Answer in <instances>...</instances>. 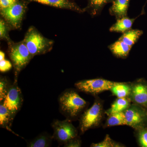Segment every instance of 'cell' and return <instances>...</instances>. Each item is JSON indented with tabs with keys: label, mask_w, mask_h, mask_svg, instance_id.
Returning a JSON list of instances; mask_svg holds the SVG:
<instances>
[{
	"label": "cell",
	"mask_w": 147,
	"mask_h": 147,
	"mask_svg": "<svg viewBox=\"0 0 147 147\" xmlns=\"http://www.w3.org/2000/svg\"><path fill=\"white\" fill-rule=\"evenodd\" d=\"M5 59V54L3 52L1 51L0 52V61L2 60Z\"/></svg>",
	"instance_id": "cell-29"
},
{
	"label": "cell",
	"mask_w": 147,
	"mask_h": 147,
	"mask_svg": "<svg viewBox=\"0 0 147 147\" xmlns=\"http://www.w3.org/2000/svg\"><path fill=\"white\" fill-rule=\"evenodd\" d=\"M102 108L101 104L96 101L88 110L84 113L81 118L80 129L84 133L90 128L96 126L102 117Z\"/></svg>",
	"instance_id": "cell-8"
},
{
	"label": "cell",
	"mask_w": 147,
	"mask_h": 147,
	"mask_svg": "<svg viewBox=\"0 0 147 147\" xmlns=\"http://www.w3.org/2000/svg\"><path fill=\"white\" fill-rule=\"evenodd\" d=\"M117 82H111L105 79H96L85 80L76 83L75 87L81 91L97 94L105 91L111 90Z\"/></svg>",
	"instance_id": "cell-7"
},
{
	"label": "cell",
	"mask_w": 147,
	"mask_h": 147,
	"mask_svg": "<svg viewBox=\"0 0 147 147\" xmlns=\"http://www.w3.org/2000/svg\"><path fill=\"white\" fill-rule=\"evenodd\" d=\"M108 48L113 55L116 57L124 58L128 56L131 47L125 42L118 39L109 45Z\"/></svg>",
	"instance_id": "cell-14"
},
{
	"label": "cell",
	"mask_w": 147,
	"mask_h": 147,
	"mask_svg": "<svg viewBox=\"0 0 147 147\" xmlns=\"http://www.w3.org/2000/svg\"><path fill=\"white\" fill-rule=\"evenodd\" d=\"M127 125L136 129L145 127L147 124V111L139 105H132L124 112Z\"/></svg>",
	"instance_id": "cell-9"
},
{
	"label": "cell",
	"mask_w": 147,
	"mask_h": 147,
	"mask_svg": "<svg viewBox=\"0 0 147 147\" xmlns=\"http://www.w3.org/2000/svg\"><path fill=\"white\" fill-rule=\"evenodd\" d=\"M12 120L10 112L1 102L0 105V125L3 128L10 130Z\"/></svg>",
	"instance_id": "cell-19"
},
{
	"label": "cell",
	"mask_w": 147,
	"mask_h": 147,
	"mask_svg": "<svg viewBox=\"0 0 147 147\" xmlns=\"http://www.w3.org/2000/svg\"><path fill=\"white\" fill-rule=\"evenodd\" d=\"M53 137L46 133L40 134L29 142L27 146L29 147H47L51 146Z\"/></svg>",
	"instance_id": "cell-17"
},
{
	"label": "cell",
	"mask_w": 147,
	"mask_h": 147,
	"mask_svg": "<svg viewBox=\"0 0 147 147\" xmlns=\"http://www.w3.org/2000/svg\"><path fill=\"white\" fill-rule=\"evenodd\" d=\"M12 67V64L9 61L5 59L0 61V71L5 72L9 71Z\"/></svg>",
	"instance_id": "cell-26"
},
{
	"label": "cell",
	"mask_w": 147,
	"mask_h": 147,
	"mask_svg": "<svg viewBox=\"0 0 147 147\" xmlns=\"http://www.w3.org/2000/svg\"><path fill=\"white\" fill-rule=\"evenodd\" d=\"M116 147L117 145L112 142L110 137L108 135H106L105 139L102 142L98 144H93L91 146V147Z\"/></svg>",
	"instance_id": "cell-25"
},
{
	"label": "cell",
	"mask_w": 147,
	"mask_h": 147,
	"mask_svg": "<svg viewBox=\"0 0 147 147\" xmlns=\"http://www.w3.org/2000/svg\"><path fill=\"white\" fill-rule=\"evenodd\" d=\"M58 101L61 113L68 118L77 117L87 104L77 92L71 90H66L62 93Z\"/></svg>",
	"instance_id": "cell-1"
},
{
	"label": "cell",
	"mask_w": 147,
	"mask_h": 147,
	"mask_svg": "<svg viewBox=\"0 0 147 147\" xmlns=\"http://www.w3.org/2000/svg\"><path fill=\"white\" fill-rule=\"evenodd\" d=\"M11 29L3 19L1 18L0 19V38L1 39L6 40L7 43L12 41L9 35V32Z\"/></svg>",
	"instance_id": "cell-22"
},
{
	"label": "cell",
	"mask_w": 147,
	"mask_h": 147,
	"mask_svg": "<svg viewBox=\"0 0 147 147\" xmlns=\"http://www.w3.org/2000/svg\"><path fill=\"white\" fill-rule=\"evenodd\" d=\"M26 3L30 2H37L43 5L53 7L56 8L68 9L82 13L86 11L85 8H81L76 3L69 0H23Z\"/></svg>",
	"instance_id": "cell-10"
},
{
	"label": "cell",
	"mask_w": 147,
	"mask_h": 147,
	"mask_svg": "<svg viewBox=\"0 0 147 147\" xmlns=\"http://www.w3.org/2000/svg\"><path fill=\"white\" fill-rule=\"evenodd\" d=\"M131 88L123 83H118L112 88L111 90L118 98H124L131 92Z\"/></svg>",
	"instance_id": "cell-21"
},
{
	"label": "cell",
	"mask_w": 147,
	"mask_h": 147,
	"mask_svg": "<svg viewBox=\"0 0 147 147\" xmlns=\"http://www.w3.org/2000/svg\"><path fill=\"white\" fill-rule=\"evenodd\" d=\"M130 97L137 105L147 108V84L139 82L131 88Z\"/></svg>",
	"instance_id": "cell-11"
},
{
	"label": "cell",
	"mask_w": 147,
	"mask_h": 147,
	"mask_svg": "<svg viewBox=\"0 0 147 147\" xmlns=\"http://www.w3.org/2000/svg\"><path fill=\"white\" fill-rule=\"evenodd\" d=\"M129 101L125 97L119 98L113 103L111 108L108 110L106 113L108 115H110L114 113L123 112L129 107Z\"/></svg>",
	"instance_id": "cell-18"
},
{
	"label": "cell",
	"mask_w": 147,
	"mask_h": 147,
	"mask_svg": "<svg viewBox=\"0 0 147 147\" xmlns=\"http://www.w3.org/2000/svg\"><path fill=\"white\" fill-rule=\"evenodd\" d=\"M17 77L15 76L14 82L10 85L5 98L2 102L10 112L13 120L21 109L23 102L22 93L17 84Z\"/></svg>",
	"instance_id": "cell-5"
},
{
	"label": "cell",
	"mask_w": 147,
	"mask_h": 147,
	"mask_svg": "<svg viewBox=\"0 0 147 147\" xmlns=\"http://www.w3.org/2000/svg\"><path fill=\"white\" fill-rule=\"evenodd\" d=\"M76 138L71 139L66 142L64 144V147H74L81 146V142L78 139H75Z\"/></svg>",
	"instance_id": "cell-27"
},
{
	"label": "cell",
	"mask_w": 147,
	"mask_h": 147,
	"mask_svg": "<svg viewBox=\"0 0 147 147\" xmlns=\"http://www.w3.org/2000/svg\"><path fill=\"white\" fill-rule=\"evenodd\" d=\"M52 127L54 130L53 138L62 144H64L69 140L77 137V130L69 119L55 120L52 124Z\"/></svg>",
	"instance_id": "cell-6"
},
{
	"label": "cell",
	"mask_w": 147,
	"mask_h": 147,
	"mask_svg": "<svg viewBox=\"0 0 147 147\" xmlns=\"http://www.w3.org/2000/svg\"><path fill=\"white\" fill-rule=\"evenodd\" d=\"M18 0H0V9L10 7L15 3Z\"/></svg>",
	"instance_id": "cell-28"
},
{
	"label": "cell",
	"mask_w": 147,
	"mask_h": 147,
	"mask_svg": "<svg viewBox=\"0 0 147 147\" xmlns=\"http://www.w3.org/2000/svg\"><path fill=\"white\" fill-rule=\"evenodd\" d=\"M10 85L5 77H1L0 79V101L1 102L5 98Z\"/></svg>",
	"instance_id": "cell-23"
},
{
	"label": "cell",
	"mask_w": 147,
	"mask_h": 147,
	"mask_svg": "<svg viewBox=\"0 0 147 147\" xmlns=\"http://www.w3.org/2000/svg\"><path fill=\"white\" fill-rule=\"evenodd\" d=\"M107 125L108 126L127 125L124 113L119 112L109 115L107 120Z\"/></svg>",
	"instance_id": "cell-20"
},
{
	"label": "cell",
	"mask_w": 147,
	"mask_h": 147,
	"mask_svg": "<svg viewBox=\"0 0 147 147\" xmlns=\"http://www.w3.org/2000/svg\"><path fill=\"white\" fill-rule=\"evenodd\" d=\"M8 45L9 55L15 70V76H18L33 57L23 40L18 42L11 41Z\"/></svg>",
	"instance_id": "cell-3"
},
{
	"label": "cell",
	"mask_w": 147,
	"mask_h": 147,
	"mask_svg": "<svg viewBox=\"0 0 147 147\" xmlns=\"http://www.w3.org/2000/svg\"><path fill=\"white\" fill-rule=\"evenodd\" d=\"M139 141L140 146L147 147V128L144 127L139 129Z\"/></svg>",
	"instance_id": "cell-24"
},
{
	"label": "cell",
	"mask_w": 147,
	"mask_h": 147,
	"mask_svg": "<svg viewBox=\"0 0 147 147\" xmlns=\"http://www.w3.org/2000/svg\"><path fill=\"white\" fill-rule=\"evenodd\" d=\"M113 0H88V5L85 8L90 15L94 16L100 14L103 7Z\"/></svg>",
	"instance_id": "cell-15"
},
{
	"label": "cell",
	"mask_w": 147,
	"mask_h": 147,
	"mask_svg": "<svg viewBox=\"0 0 147 147\" xmlns=\"http://www.w3.org/2000/svg\"><path fill=\"white\" fill-rule=\"evenodd\" d=\"M28 4L23 0H18L7 8L0 9L1 15L11 29L20 28L27 9Z\"/></svg>",
	"instance_id": "cell-4"
},
{
	"label": "cell",
	"mask_w": 147,
	"mask_h": 147,
	"mask_svg": "<svg viewBox=\"0 0 147 147\" xmlns=\"http://www.w3.org/2000/svg\"><path fill=\"white\" fill-rule=\"evenodd\" d=\"M143 34V31L141 30L131 29L122 34L119 39L132 47Z\"/></svg>",
	"instance_id": "cell-16"
},
{
	"label": "cell",
	"mask_w": 147,
	"mask_h": 147,
	"mask_svg": "<svg viewBox=\"0 0 147 147\" xmlns=\"http://www.w3.org/2000/svg\"><path fill=\"white\" fill-rule=\"evenodd\" d=\"M136 18H129L128 16L117 19V21L110 28V31L123 34L131 30Z\"/></svg>",
	"instance_id": "cell-13"
},
{
	"label": "cell",
	"mask_w": 147,
	"mask_h": 147,
	"mask_svg": "<svg viewBox=\"0 0 147 147\" xmlns=\"http://www.w3.org/2000/svg\"><path fill=\"white\" fill-rule=\"evenodd\" d=\"M23 40L33 57L50 52L54 43L53 40L43 36L34 26L29 28Z\"/></svg>",
	"instance_id": "cell-2"
},
{
	"label": "cell",
	"mask_w": 147,
	"mask_h": 147,
	"mask_svg": "<svg viewBox=\"0 0 147 147\" xmlns=\"http://www.w3.org/2000/svg\"><path fill=\"white\" fill-rule=\"evenodd\" d=\"M130 0H113L109 9L110 15L116 19L127 16V11Z\"/></svg>",
	"instance_id": "cell-12"
}]
</instances>
